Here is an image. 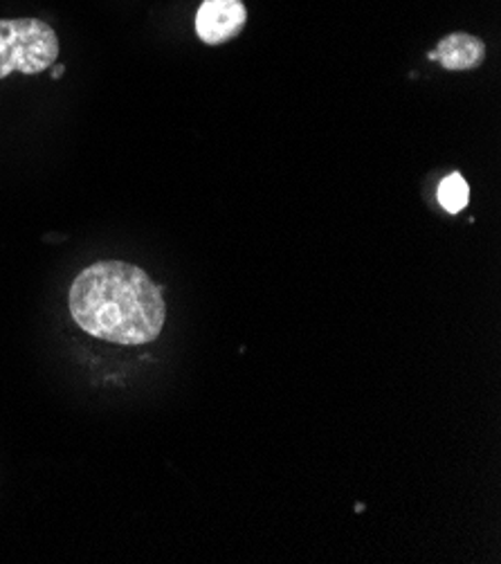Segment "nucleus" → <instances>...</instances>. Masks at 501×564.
Returning a JSON list of instances; mask_svg holds the SVG:
<instances>
[{"instance_id": "f257e3e1", "label": "nucleus", "mask_w": 501, "mask_h": 564, "mask_svg": "<svg viewBox=\"0 0 501 564\" xmlns=\"http://www.w3.org/2000/svg\"><path fill=\"white\" fill-rule=\"evenodd\" d=\"M70 315L99 340L138 347L162 333L166 306L160 286L142 268L127 261H99L73 281Z\"/></svg>"}, {"instance_id": "7ed1b4c3", "label": "nucleus", "mask_w": 501, "mask_h": 564, "mask_svg": "<svg viewBox=\"0 0 501 564\" xmlns=\"http://www.w3.org/2000/svg\"><path fill=\"white\" fill-rule=\"evenodd\" d=\"M248 23L243 0H205L196 14V34L207 45L237 39Z\"/></svg>"}, {"instance_id": "20e7f679", "label": "nucleus", "mask_w": 501, "mask_h": 564, "mask_svg": "<svg viewBox=\"0 0 501 564\" xmlns=\"http://www.w3.org/2000/svg\"><path fill=\"white\" fill-rule=\"evenodd\" d=\"M429 59L438 62L445 70H475L486 59V43L479 36L455 32L445 36L434 52H429Z\"/></svg>"}, {"instance_id": "f03ea898", "label": "nucleus", "mask_w": 501, "mask_h": 564, "mask_svg": "<svg viewBox=\"0 0 501 564\" xmlns=\"http://www.w3.org/2000/svg\"><path fill=\"white\" fill-rule=\"evenodd\" d=\"M59 56V39L39 19H0V79L39 75Z\"/></svg>"}, {"instance_id": "39448f33", "label": "nucleus", "mask_w": 501, "mask_h": 564, "mask_svg": "<svg viewBox=\"0 0 501 564\" xmlns=\"http://www.w3.org/2000/svg\"><path fill=\"white\" fill-rule=\"evenodd\" d=\"M468 198H470V187L461 174H450L438 187V203L445 212L450 214H459L461 209H466Z\"/></svg>"}, {"instance_id": "423d86ee", "label": "nucleus", "mask_w": 501, "mask_h": 564, "mask_svg": "<svg viewBox=\"0 0 501 564\" xmlns=\"http://www.w3.org/2000/svg\"><path fill=\"white\" fill-rule=\"evenodd\" d=\"M64 75V66H59V68H54V73H52V79H59Z\"/></svg>"}]
</instances>
